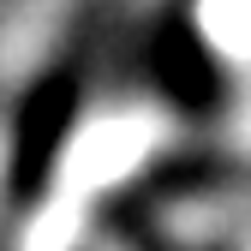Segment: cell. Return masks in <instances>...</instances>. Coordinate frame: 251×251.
<instances>
[{"instance_id":"obj_1","label":"cell","mask_w":251,"mask_h":251,"mask_svg":"<svg viewBox=\"0 0 251 251\" xmlns=\"http://www.w3.org/2000/svg\"><path fill=\"white\" fill-rule=\"evenodd\" d=\"M114 12V0H72V24H66V48L48 60V72L24 90L18 120H12V155H6V185H0V203L12 215L36 209V198L48 192L54 162L66 150L84 90H90V66L102 54V24Z\"/></svg>"}]
</instances>
